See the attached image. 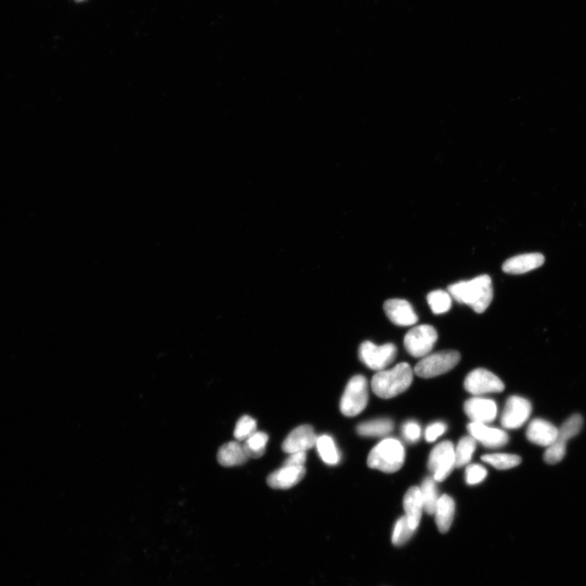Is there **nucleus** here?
<instances>
[{
	"label": "nucleus",
	"mask_w": 586,
	"mask_h": 586,
	"mask_svg": "<svg viewBox=\"0 0 586 586\" xmlns=\"http://www.w3.org/2000/svg\"><path fill=\"white\" fill-rule=\"evenodd\" d=\"M448 292L461 304L467 305L478 314H482L493 301L492 280L488 275H479L471 280L449 285Z\"/></svg>",
	"instance_id": "nucleus-1"
},
{
	"label": "nucleus",
	"mask_w": 586,
	"mask_h": 586,
	"mask_svg": "<svg viewBox=\"0 0 586 586\" xmlns=\"http://www.w3.org/2000/svg\"><path fill=\"white\" fill-rule=\"evenodd\" d=\"M413 378L411 367L407 362H401L390 370L378 372L372 378V391L379 397L393 398L407 391L411 386Z\"/></svg>",
	"instance_id": "nucleus-2"
},
{
	"label": "nucleus",
	"mask_w": 586,
	"mask_h": 586,
	"mask_svg": "<svg viewBox=\"0 0 586 586\" xmlns=\"http://www.w3.org/2000/svg\"><path fill=\"white\" fill-rule=\"evenodd\" d=\"M405 458V449L402 443L396 439L387 438L372 449L367 465L383 472L393 473L402 468Z\"/></svg>",
	"instance_id": "nucleus-3"
},
{
	"label": "nucleus",
	"mask_w": 586,
	"mask_h": 586,
	"mask_svg": "<svg viewBox=\"0 0 586 586\" xmlns=\"http://www.w3.org/2000/svg\"><path fill=\"white\" fill-rule=\"evenodd\" d=\"M368 397L367 378L361 375L352 377L341 397V413L347 417L360 415L367 406Z\"/></svg>",
	"instance_id": "nucleus-4"
},
{
	"label": "nucleus",
	"mask_w": 586,
	"mask_h": 586,
	"mask_svg": "<svg viewBox=\"0 0 586 586\" xmlns=\"http://www.w3.org/2000/svg\"><path fill=\"white\" fill-rule=\"evenodd\" d=\"M461 355L456 350H444L422 358L416 367L415 373L418 377L433 378L451 371L461 362Z\"/></svg>",
	"instance_id": "nucleus-5"
},
{
	"label": "nucleus",
	"mask_w": 586,
	"mask_h": 586,
	"mask_svg": "<svg viewBox=\"0 0 586 586\" xmlns=\"http://www.w3.org/2000/svg\"><path fill=\"white\" fill-rule=\"evenodd\" d=\"M397 348L394 343L376 346L372 341L361 343L358 356L360 361L371 370L381 372L395 360Z\"/></svg>",
	"instance_id": "nucleus-6"
},
{
	"label": "nucleus",
	"mask_w": 586,
	"mask_h": 586,
	"mask_svg": "<svg viewBox=\"0 0 586 586\" xmlns=\"http://www.w3.org/2000/svg\"><path fill=\"white\" fill-rule=\"evenodd\" d=\"M437 332L431 325H418L411 328L404 338V346L414 357H424L432 352L437 341Z\"/></svg>",
	"instance_id": "nucleus-7"
},
{
	"label": "nucleus",
	"mask_w": 586,
	"mask_h": 586,
	"mask_svg": "<svg viewBox=\"0 0 586 586\" xmlns=\"http://www.w3.org/2000/svg\"><path fill=\"white\" fill-rule=\"evenodd\" d=\"M456 468V453L451 442H441L433 448L428 462V468L437 482L446 479Z\"/></svg>",
	"instance_id": "nucleus-8"
},
{
	"label": "nucleus",
	"mask_w": 586,
	"mask_h": 586,
	"mask_svg": "<svg viewBox=\"0 0 586 586\" xmlns=\"http://www.w3.org/2000/svg\"><path fill=\"white\" fill-rule=\"evenodd\" d=\"M464 388L472 395L479 396L483 394L501 393L505 386L493 373L484 368L475 369L470 372L464 381Z\"/></svg>",
	"instance_id": "nucleus-9"
},
{
	"label": "nucleus",
	"mask_w": 586,
	"mask_h": 586,
	"mask_svg": "<svg viewBox=\"0 0 586 586\" xmlns=\"http://www.w3.org/2000/svg\"><path fill=\"white\" fill-rule=\"evenodd\" d=\"M532 413L531 403L522 397L512 396L505 406L501 423L505 428L517 429L527 422Z\"/></svg>",
	"instance_id": "nucleus-10"
},
{
	"label": "nucleus",
	"mask_w": 586,
	"mask_h": 586,
	"mask_svg": "<svg viewBox=\"0 0 586 586\" xmlns=\"http://www.w3.org/2000/svg\"><path fill=\"white\" fill-rule=\"evenodd\" d=\"M318 436L311 425H301L293 429L282 442V449L287 454L306 452L316 446Z\"/></svg>",
	"instance_id": "nucleus-11"
},
{
	"label": "nucleus",
	"mask_w": 586,
	"mask_h": 586,
	"mask_svg": "<svg viewBox=\"0 0 586 586\" xmlns=\"http://www.w3.org/2000/svg\"><path fill=\"white\" fill-rule=\"evenodd\" d=\"M464 411L474 423H492L497 417V404L491 399L472 397L464 404Z\"/></svg>",
	"instance_id": "nucleus-12"
},
{
	"label": "nucleus",
	"mask_w": 586,
	"mask_h": 586,
	"mask_svg": "<svg viewBox=\"0 0 586 586\" xmlns=\"http://www.w3.org/2000/svg\"><path fill=\"white\" fill-rule=\"evenodd\" d=\"M383 310L393 325L401 327L415 325L418 316L410 302L403 299H390L383 304Z\"/></svg>",
	"instance_id": "nucleus-13"
},
{
	"label": "nucleus",
	"mask_w": 586,
	"mask_h": 586,
	"mask_svg": "<svg viewBox=\"0 0 586 586\" xmlns=\"http://www.w3.org/2000/svg\"><path fill=\"white\" fill-rule=\"evenodd\" d=\"M468 432L477 441L487 448H500L506 446L509 437L501 429L490 428L484 423H474L468 424Z\"/></svg>",
	"instance_id": "nucleus-14"
},
{
	"label": "nucleus",
	"mask_w": 586,
	"mask_h": 586,
	"mask_svg": "<svg viewBox=\"0 0 586 586\" xmlns=\"http://www.w3.org/2000/svg\"><path fill=\"white\" fill-rule=\"evenodd\" d=\"M559 428L545 419L535 418L529 423L526 436L529 442L540 447H548L558 437Z\"/></svg>",
	"instance_id": "nucleus-15"
},
{
	"label": "nucleus",
	"mask_w": 586,
	"mask_h": 586,
	"mask_svg": "<svg viewBox=\"0 0 586 586\" xmlns=\"http://www.w3.org/2000/svg\"><path fill=\"white\" fill-rule=\"evenodd\" d=\"M306 472L305 467L282 466L270 475L267 478V484L273 489H290L302 481Z\"/></svg>",
	"instance_id": "nucleus-16"
},
{
	"label": "nucleus",
	"mask_w": 586,
	"mask_h": 586,
	"mask_svg": "<svg viewBox=\"0 0 586 586\" xmlns=\"http://www.w3.org/2000/svg\"><path fill=\"white\" fill-rule=\"evenodd\" d=\"M545 257L538 252L515 256L507 259L503 265V271L507 274L522 275L542 266Z\"/></svg>",
	"instance_id": "nucleus-17"
},
{
	"label": "nucleus",
	"mask_w": 586,
	"mask_h": 586,
	"mask_svg": "<svg viewBox=\"0 0 586 586\" xmlns=\"http://www.w3.org/2000/svg\"><path fill=\"white\" fill-rule=\"evenodd\" d=\"M403 507L409 524L414 530H416L421 523L423 511L421 489L414 486L407 490L403 499Z\"/></svg>",
	"instance_id": "nucleus-18"
},
{
	"label": "nucleus",
	"mask_w": 586,
	"mask_h": 586,
	"mask_svg": "<svg viewBox=\"0 0 586 586\" xmlns=\"http://www.w3.org/2000/svg\"><path fill=\"white\" fill-rule=\"evenodd\" d=\"M454 512H456V503L454 499L447 494L440 497L435 510L436 524L439 531L446 533L451 527Z\"/></svg>",
	"instance_id": "nucleus-19"
},
{
	"label": "nucleus",
	"mask_w": 586,
	"mask_h": 586,
	"mask_svg": "<svg viewBox=\"0 0 586 586\" xmlns=\"http://www.w3.org/2000/svg\"><path fill=\"white\" fill-rule=\"evenodd\" d=\"M247 456L243 446L239 442H231L222 446L218 453V461L224 467L240 466L245 464Z\"/></svg>",
	"instance_id": "nucleus-20"
},
{
	"label": "nucleus",
	"mask_w": 586,
	"mask_h": 586,
	"mask_svg": "<svg viewBox=\"0 0 586 586\" xmlns=\"http://www.w3.org/2000/svg\"><path fill=\"white\" fill-rule=\"evenodd\" d=\"M393 428L391 419L378 418L360 423L357 427V432L362 437H381L390 435Z\"/></svg>",
	"instance_id": "nucleus-21"
},
{
	"label": "nucleus",
	"mask_w": 586,
	"mask_h": 586,
	"mask_svg": "<svg viewBox=\"0 0 586 586\" xmlns=\"http://www.w3.org/2000/svg\"><path fill=\"white\" fill-rule=\"evenodd\" d=\"M322 461L330 466H334L340 462V453L333 439L327 435L318 437L316 446Z\"/></svg>",
	"instance_id": "nucleus-22"
},
{
	"label": "nucleus",
	"mask_w": 586,
	"mask_h": 586,
	"mask_svg": "<svg viewBox=\"0 0 586 586\" xmlns=\"http://www.w3.org/2000/svg\"><path fill=\"white\" fill-rule=\"evenodd\" d=\"M436 482L432 477H428L423 479L421 487L419 488L423 498V510L428 515L435 513L439 499Z\"/></svg>",
	"instance_id": "nucleus-23"
},
{
	"label": "nucleus",
	"mask_w": 586,
	"mask_h": 586,
	"mask_svg": "<svg viewBox=\"0 0 586 586\" xmlns=\"http://www.w3.org/2000/svg\"><path fill=\"white\" fill-rule=\"evenodd\" d=\"M269 437L266 433L256 432L242 444L247 458H259L264 456Z\"/></svg>",
	"instance_id": "nucleus-24"
},
{
	"label": "nucleus",
	"mask_w": 586,
	"mask_h": 586,
	"mask_svg": "<svg viewBox=\"0 0 586 586\" xmlns=\"http://www.w3.org/2000/svg\"><path fill=\"white\" fill-rule=\"evenodd\" d=\"M427 301L433 314H444L451 309L452 297L446 291L436 290L428 293Z\"/></svg>",
	"instance_id": "nucleus-25"
},
{
	"label": "nucleus",
	"mask_w": 586,
	"mask_h": 586,
	"mask_svg": "<svg viewBox=\"0 0 586 586\" xmlns=\"http://www.w3.org/2000/svg\"><path fill=\"white\" fill-rule=\"evenodd\" d=\"M476 447V440L472 437H465L459 441L456 449H454L456 468L464 467L471 462Z\"/></svg>",
	"instance_id": "nucleus-26"
},
{
	"label": "nucleus",
	"mask_w": 586,
	"mask_h": 586,
	"mask_svg": "<svg viewBox=\"0 0 586 586\" xmlns=\"http://www.w3.org/2000/svg\"><path fill=\"white\" fill-rule=\"evenodd\" d=\"M482 461L498 470H507L519 466L522 459L515 454H491L482 456Z\"/></svg>",
	"instance_id": "nucleus-27"
},
{
	"label": "nucleus",
	"mask_w": 586,
	"mask_h": 586,
	"mask_svg": "<svg viewBox=\"0 0 586 586\" xmlns=\"http://www.w3.org/2000/svg\"><path fill=\"white\" fill-rule=\"evenodd\" d=\"M583 418L582 416L573 415L567 419L560 428L557 439L560 441L568 442V440L577 436L583 427Z\"/></svg>",
	"instance_id": "nucleus-28"
},
{
	"label": "nucleus",
	"mask_w": 586,
	"mask_h": 586,
	"mask_svg": "<svg viewBox=\"0 0 586 586\" xmlns=\"http://www.w3.org/2000/svg\"><path fill=\"white\" fill-rule=\"evenodd\" d=\"M415 531L416 530H414L410 524H409L406 515L405 517H401L396 522L395 526H394L392 537L393 544L396 545V547H402V545H405L411 539Z\"/></svg>",
	"instance_id": "nucleus-29"
},
{
	"label": "nucleus",
	"mask_w": 586,
	"mask_h": 586,
	"mask_svg": "<svg viewBox=\"0 0 586 586\" xmlns=\"http://www.w3.org/2000/svg\"><path fill=\"white\" fill-rule=\"evenodd\" d=\"M257 432V422L254 418L245 416L239 419L235 428L234 436L239 442H245Z\"/></svg>",
	"instance_id": "nucleus-30"
},
{
	"label": "nucleus",
	"mask_w": 586,
	"mask_h": 586,
	"mask_svg": "<svg viewBox=\"0 0 586 586\" xmlns=\"http://www.w3.org/2000/svg\"><path fill=\"white\" fill-rule=\"evenodd\" d=\"M566 451H567V443L557 439L553 444H550L544 454V461L548 464H557L563 461Z\"/></svg>",
	"instance_id": "nucleus-31"
},
{
	"label": "nucleus",
	"mask_w": 586,
	"mask_h": 586,
	"mask_svg": "<svg viewBox=\"0 0 586 586\" xmlns=\"http://www.w3.org/2000/svg\"><path fill=\"white\" fill-rule=\"evenodd\" d=\"M487 470L482 465L471 464L467 467L465 479L469 486H475L484 481L487 477Z\"/></svg>",
	"instance_id": "nucleus-32"
},
{
	"label": "nucleus",
	"mask_w": 586,
	"mask_h": 586,
	"mask_svg": "<svg viewBox=\"0 0 586 586\" xmlns=\"http://www.w3.org/2000/svg\"><path fill=\"white\" fill-rule=\"evenodd\" d=\"M402 430L403 437L411 443L417 442L421 437V428L415 421H408L404 423Z\"/></svg>",
	"instance_id": "nucleus-33"
},
{
	"label": "nucleus",
	"mask_w": 586,
	"mask_h": 586,
	"mask_svg": "<svg viewBox=\"0 0 586 586\" xmlns=\"http://www.w3.org/2000/svg\"><path fill=\"white\" fill-rule=\"evenodd\" d=\"M447 430V424L442 422H437L431 424L426 428L425 439L428 442H435L436 440L443 435Z\"/></svg>",
	"instance_id": "nucleus-34"
},
{
	"label": "nucleus",
	"mask_w": 586,
	"mask_h": 586,
	"mask_svg": "<svg viewBox=\"0 0 586 586\" xmlns=\"http://www.w3.org/2000/svg\"><path fill=\"white\" fill-rule=\"evenodd\" d=\"M306 452H296L290 454L282 466L287 467H305L306 462Z\"/></svg>",
	"instance_id": "nucleus-35"
}]
</instances>
